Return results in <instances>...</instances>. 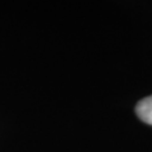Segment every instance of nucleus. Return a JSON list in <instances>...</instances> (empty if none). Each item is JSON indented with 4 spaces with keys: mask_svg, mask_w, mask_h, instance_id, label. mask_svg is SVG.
<instances>
[{
    "mask_svg": "<svg viewBox=\"0 0 152 152\" xmlns=\"http://www.w3.org/2000/svg\"><path fill=\"white\" fill-rule=\"evenodd\" d=\"M136 113L142 122L152 126V95L138 102L136 107Z\"/></svg>",
    "mask_w": 152,
    "mask_h": 152,
    "instance_id": "obj_1",
    "label": "nucleus"
}]
</instances>
